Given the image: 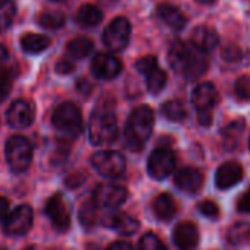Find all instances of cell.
Masks as SVG:
<instances>
[{
	"label": "cell",
	"mask_w": 250,
	"mask_h": 250,
	"mask_svg": "<svg viewBox=\"0 0 250 250\" xmlns=\"http://www.w3.org/2000/svg\"><path fill=\"white\" fill-rule=\"evenodd\" d=\"M169 63L174 71L180 72L187 80H197L208 69V59L203 52L193 44L177 42L169 49Z\"/></svg>",
	"instance_id": "6da1fadb"
},
{
	"label": "cell",
	"mask_w": 250,
	"mask_h": 250,
	"mask_svg": "<svg viewBox=\"0 0 250 250\" xmlns=\"http://www.w3.org/2000/svg\"><path fill=\"white\" fill-rule=\"evenodd\" d=\"M153 125H155V113L152 107L147 104L136 107L128 116L127 124H125L124 134H125L127 146L134 152H140L152 136Z\"/></svg>",
	"instance_id": "7a4b0ae2"
},
{
	"label": "cell",
	"mask_w": 250,
	"mask_h": 250,
	"mask_svg": "<svg viewBox=\"0 0 250 250\" xmlns=\"http://www.w3.org/2000/svg\"><path fill=\"white\" fill-rule=\"evenodd\" d=\"M88 137L94 146L112 145L118 139V122L110 107H97L88 122Z\"/></svg>",
	"instance_id": "3957f363"
},
{
	"label": "cell",
	"mask_w": 250,
	"mask_h": 250,
	"mask_svg": "<svg viewBox=\"0 0 250 250\" xmlns=\"http://www.w3.org/2000/svg\"><path fill=\"white\" fill-rule=\"evenodd\" d=\"M52 122L59 131L71 136H78L83 131V113L72 102L59 104L52 115Z\"/></svg>",
	"instance_id": "277c9868"
},
{
	"label": "cell",
	"mask_w": 250,
	"mask_h": 250,
	"mask_svg": "<svg viewBox=\"0 0 250 250\" xmlns=\"http://www.w3.org/2000/svg\"><path fill=\"white\" fill-rule=\"evenodd\" d=\"M33 159V146L28 139L22 136H14L8 140L6 145V161L12 171L22 172L25 171Z\"/></svg>",
	"instance_id": "5b68a950"
},
{
	"label": "cell",
	"mask_w": 250,
	"mask_h": 250,
	"mask_svg": "<svg viewBox=\"0 0 250 250\" xmlns=\"http://www.w3.org/2000/svg\"><path fill=\"white\" fill-rule=\"evenodd\" d=\"M131 25L125 17L115 18L103 33V43L112 52H121L128 46Z\"/></svg>",
	"instance_id": "8992f818"
},
{
	"label": "cell",
	"mask_w": 250,
	"mask_h": 250,
	"mask_svg": "<svg viewBox=\"0 0 250 250\" xmlns=\"http://www.w3.org/2000/svg\"><path fill=\"white\" fill-rule=\"evenodd\" d=\"M91 164L94 169L106 178H116L122 175L125 167H127L125 158L115 150H102L94 153L91 158Z\"/></svg>",
	"instance_id": "52a82bcc"
},
{
	"label": "cell",
	"mask_w": 250,
	"mask_h": 250,
	"mask_svg": "<svg viewBox=\"0 0 250 250\" xmlns=\"http://www.w3.org/2000/svg\"><path fill=\"white\" fill-rule=\"evenodd\" d=\"M175 164L177 159L174 152L167 147H161L150 153L147 161V171L155 180H164L172 174V171L175 169Z\"/></svg>",
	"instance_id": "ba28073f"
},
{
	"label": "cell",
	"mask_w": 250,
	"mask_h": 250,
	"mask_svg": "<svg viewBox=\"0 0 250 250\" xmlns=\"http://www.w3.org/2000/svg\"><path fill=\"white\" fill-rule=\"evenodd\" d=\"M46 213L49 219L52 221L53 227L59 231H66L71 225V208L68 200L63 197V194L56 193L53 194L47 205H46Z\"/></svg>",
	"instance_id": "9c48e42d"
},
{
	"label": "cell",
	"mask_w": 250,
	"mask_h": 250,
	"mask_svg": "<svg viewBox=\"0 0 250 250\" xmlns=\"http://www.w3.org/2000/svg\"><path fill=\"white\" fill-rule=\"evenodd\" d=\"M33 225V209L27 205L17 208L3 222V232L11 237H20L30 231Z\"/></svg>",
	"instance_id": "30bf717a"
},
{
	"label": "cell",
	"mask_w": 250,
	"mask_h": 250,
	"mask_svg": "<svg viewBox=\"0 0 250 250\" xmlns=\"http://www.w3.org/2000/svg\"><path fill=\"white\" fill-rule=\"evenodd\" d=\"M127 190L122 186L103 183L99 184L93 191V200L100 208H118L127 200Z\"/></svg>",
	"instance_id": "8fae6325"
},
{
	"label": "cell",
	"mask_w": 250,
	"mask_h": 250,
	"mask_svg": "<svg viewBox=\"0 0 250 250\" xmlns=\"http://www.w3.org/2000/svg\"><path fill=\"white\" fill-rule=\"evenodd\" d=\"M122 71V62L110 53H97L91 61V72L96 78L112 80Z\"/></svg>",
	"instance_id": "7c38bea8"
},
{
	"label": "cell",
	"mask_w": 250,
	"mask_h": 250,
	"mask_svg": "<svg viewBox=\"0 0 250 250\" xmlns=\"http://www.w3.org/2000/svg\"><path fill=\"white\" fill-rule=\"evenodd\" d=\"M219 100V93L212 83L199 84L191 94V103L199 113H212Z\"/></svg>",
	"instance_id": "4fadbf2b"
},
{
	"label": "cell",
	"mask_w": 250,
	"mask_h": 250,
	"mask_svg": "<svg viewBox=\"0 0 250 250\" xmlns=\"http://www.w3.org/2000/svg\"><path fill=\"white\" fill-rule=\"evenodd\" d=\"M103 224L121 235H133L139 229V221L127 212H110L103 216Z\"/></svg>",
	"instance_id": "5bb4252c"
},
{
	"label": "cell",
	"mask_w": 250,
	"mask_h": 250,
	"mask_svg": "<svg viewBox=\"0 0 250 250\" xmlns=\"http://www.w3.org/2000/svg\"><path fill=\"white\" fill-rule=\"evenodd\" d=\"M6 118L11 127L22 130L31 125L34 119V109L31 104L25 100H17L11 104V107L6 112Z\"/></svg>",
	"instance_id": "9a60e30c"
},
{
	"label": "cell",
	"mask_w": 250,
	"mask_h": 250,
	"mask_svg": "<svg viewBox=\"0 0 250 250\" xmlns=\"http://www.w3.org/2000/svg\"><path fill=\"white\" fill-rule=\"evenodd\" d=\"M174 184L187 194L197 193L203 186V174L193 167L181 168L174 178Z\"/></svg>",
	"instance_id": "2e32d148"
},
{
	"label": "cell",
	"mask_w": 250,
	"mask_h": 250,
	"mask_svg": "<svg viewBox=\"0 0 250 250\" xmlns=\"http://www.w3.org/2000/svg\"><path fill=\"white\" fill-rule=\"evenodd\" d=\"M172 238L180 250H194L199 244V229L193 222L183 221L174 228Z\"/></svg>",
	"instance_id": "e0dca14e"
},
{
	"label": "cell",
	"mask_w": 250,
	"mask_h": 250,
	"mask_svg": "<svg viewBox=\"0 0 250 250\" xmlns=\"http://www.w3.org/2000/svg\"><path fill=\"white\" fill-rule=\"evenodd\" d=\"M243 178V168L237 162H225L222 164L215 175V183L216 187L221 190H228L238 184Z\"/></svg>",
	"instance_id": "ac0fdd59"
},
{
	"label": "cell",
	"mask_w": 250,
	"mask_h": 250,
	"mask_svg": "<svg viewBox=\"0 0 250 250\" xmlns=\"http://www.w3.org/2000/svg\"><path fill=\"white\" fill-rule=\"evenodd\" d=\"M218 43H219V36L212 27L199 25L191 33V44L203 53L213 50L218 46Z\"/></svg>",
	"instance_id": "d6986e66"
},
{
	"label": "cell",
	"mask_w": 250,
	"mask_h": 250,
	"mask_svg": "<svg viewBox=\"0 0 250 250\" xmlns=\"http://www.w3.org/2000/svg\"><path fill=\"white\" fill-rule=\"evenodd\" d=\"M158 15L167 25H169L174 30H181L187 24L186 15L181 12V9H178L174 5H168V3L159 5L158 6Z\"/></svg>",
	"instance_id": "ffe728a7"
},
{
	"label": "cell",
	"mask_w": 250,
	"mask_h": 250,
	"mask_svg": "<svg viewBox=\"0 0 250 250\" xmlns=\"http://www.w3.org/2000/svg\"><path fill=\"white\" fill-rule=\"evenodd\" d=\"M153 210H155V215L162 221L172 219L177 213V205H175L174 197L168 193H162L156 196L153 200Z\"/></svg>",
	"instance_id": "44dd1931"
},
{
	"label": "cell",
	"mask_w": 250,
	"mask_h": 250,
	"mask_svg": "<svg viewBox=\"0 0 250 250\" xmlns=\"http://www.w3.org/2000/svg\"><path fill=\"white\" fill-rule=\"evenodd\" d=\"M244 121L243 119H235L232 122H229L225 128H222V143H224V147L228 149V150H232L238 146V142L243 136V131H244Z\"/></svg>",
	"instance_id": "7402d4cb"
},
{
	"label": "cell",
	"mask_w": 250,
	"mask_h": 250,
	"mask_svg": "<svg viewBox=\"0 0 250 250\" xmlns=\"http://www.w3.org/2000/svg\"><path fill=\"white\" fill-rule=\"evenodd\" d=\"M103 12L99 6L87 3L83 5L77 12V22L83 27H96L102 22Z\"/></svg>",
	"instance_id": "603a6c76"
},
{
	"label": "cell",
	"mask_w": 250,
	"mask_h": 250,
	"mask_svg": "<svg viewBox=\"0 0 250 250\" xmlns=\"http://www.w3.org/2000/svg\"><path fill=\"white\" fill-rule=\"evenodd\" d=\"M21 46L27 53L36 55L44 52L50 46V40L43 34H25L21 40Z\"/></svg>",
	"instance_id": "cb8c5ba5"
},
{
	"label": "cell",
	"mask_w": 250,
	"mask_h": 250,
	"mask_svg": "<svg viewBox=\"0 0 250 250\" xmlns=\"http://www.w3.org/2000/svg\"><path fill=\"white\" fill-rule=\"evenodd\" d=\"M228 241L234 246L250 241V222H235L227 232Z\"/></svg>",
	"instance_id": "d4e9b609"
},
{
	"label": "cell",
	"mask_w": 250,
	"mask_h": 250,
	"mask_svg": "<svg viewBox=\"0 0 250 250\" xmlns=\"http://www.w3.org/2000/svg\"><path fill=\"white\" fill-rule=\"evenodd\" d=\"M162 115L171 122H183L187 118V110L184 104L178 100H168L162 104Z\"/></svg>",
	"instance_id": "484cf974"
},
{
	"label": "cell",
	"mask_w": 250,
	"mask_h": 250,
	"mask_svg": "<svg viewBox=\"0 0 250 250\" xmlns=\"http://www.w3.org/2000/svg\"><path fill=\"white\" fill-rule=\"evenodd\" d=\"M68 53L77 59L87 58L93 52V42L87 37H77L68 43Z\"/></svg>",
	"instance_id": "4316f807"
},
{
	"label": "cell",
	"mask_w": 250,
	"mask_h": 250,
	"mask_svg": "<svg viewBox=\"0 0 250 250\" xmlns=\"http://www.w3.org/2000/svg\"><path fill=\"white\" fill-rule=\"evenodd\" d=\"M97 205L93 199L84 202L80 208V213H78V218H80V222L84 228H93L97 222Z\"/></svg>",
	"instance_id": "83f0119b"
},
{
	"label": "cell",
	"mask_w": 250,
	"mask_h": 250,
	"mask_svg": "<svg viewBox=\"0 0 250 250\" xmlns=\"http://www.w3.org/2000/svg\"><path fill=\"white\" fill-rule=\"evenodd\" d=\"M15 14L17 8L14 0H0V33L12 25Z\"/></svg>",
	"instance_id": "f1b7e54d"
},
{
	"label": "cell",
	"mask_w": 250,
	"mask_h": 250,
	"mask_svg": "<svg viewBox=\"0 0 250 250\" xmlns=\"http://www.w3.org/2000/svg\"><path fill=\"white\" fill-rule=\"evenodd\" d=\"M167 81H168L167 72H165L164 69H161L159 66L146 75L147 88H149V91H150V93H153V94H158V93H161V91L165 88V85H167Z\"/></svg>",
	"instance_id": "f546056e"
},
{
	"label": "cell",
	"mask_w": 250,
	"mask_h": 250,
	"mask_svg": "<svg viewBox=\"0 0 250 250\" xmlns=\"http://www.w3.org/2000/svg\"><path fill=\"white\" fill-rule=\"evenodd\" d=\"M39 24L44 28H59L65 24V15L61 11H46L39 17Z\"/></svg>",
	"instance_id": "4dcf8cb0"
},
{
	"label": "cell",
	"mask_w": 250,
	"mask_h": 250,
	"mask_svg": "<svg viewBox=\"0 0 250 250\" xmlns=\"http://www.w3.org/2000/svg\"><path fill=\"white\" fill-rule=\"evenodd\" d=\"M139 250H168L164 241L153 232H147L140 238Z\"/></svg>",
	"instance_id": "1f68e13d"
},
{
	"label": "cell",
	"mask_w": 250,
	"mask_h": 250,
	"mask_svg": "<svg viewBox=\"0 0 250 250\" xmlns=\"http://www.w3.org/2000/svg\"><path fill=\"white\" fill-rule=\"evenodd\" d=\"M234 93L240 100L250 102V77H240L234 84Z\"/></svg>",
	"instance_id": "d6a6232c"
},
{
	"label": "cell",
	"mask_w": 250,
	"mask_h": 250,
	"mask_svg": "<svg viewBox=\"0 0 250 250\" xmlns=\"http://www.w3.org/2000/svg\"><path fill=\"white\" fill-rule=\"evenodd\" d=\"M12 81H14V75L11 71H8V69L0 71V102H3L8 97V94L11 93Z\"/></svg>",
	"instance_id": "836d02e7"
},
{
	"label": "cell",
	"mask_w": 250,
	"mask_h": 250,
	"mask_svg": "<svg viewBox=\"0 0 250 250\" xmlns=\"http://www.w3.org/2000/svg\"><path fill=\"white\" fill-rule=\"evenodd\" d=\"M136 68H137L139 72L147 75L149 72H152L153 69L158 68V59H156L155 56H152V55L145 56V58H140V59L136 62Z\"/></svg>",
	"instance_id": "e575fe53"
},
{
	"label": "cell",
	"mask_w": 250,
	"mask_h": 250,
	"mask_svg": "<svg viewBox=\"0 0 250 250\" xmlns=\"http://www.w3.org/2000/svg\"><path fill=\"white\" fill-rule=\"evenodd\" d=\"M197 208L200 213L209 219H216L219 216V206L213 200H203L202 203H199Z\"/></svg>",
	"instance_id": "d590c367"
},
{
	"label": "cell",
	"mask_w": 250,
	"mask_h": 250,
	"mask_svg": "<svg viewBox=\"0 0 250 250\" xmlns=\"http://www.w3.org/2000/svg\"><path fill=\"white\" fill-rule=\"evenodd\" d=\"M237 210L241 213H250V187L237 199Z\"/></svg>",
	"instance_id": "8d00e7d4"
},
{
	"label": "cell",
	"mask_w": 250,
	"mask_h": 250,
	"mask_svg": "<svg viewBox=\"0 0 250 250\" xmlns=\"http://www.w3.org/2000/svg\"><path fill=\"white\" fill-rule=\"evenodd\" d=\"M222 58L228 62H235L241 58V50L237 46H227L222 50Z\"/></svg>",
	"instance_id": "74e56055"
},
{
	"label": "cell",
	"mask_w": 250,
	"mask_h": 250,
	"mask_svg": "<svg viewBox=\"0 0 250 250\" xmlns=\"http://www.w3.org/2000/svg\"><path fill=\"white\" fill-rule=\"evenodd\" d=\"M55 69H56V72H58V74L66 75V74H71V72L75 69V65H74L72 62L66 61V59H62V61H59V62L56 63Z\"/></svg>",
	"instance_id": "f35d334b"
},
{
	"label": "cell",
	"mask_w": 250,
	"mask_h": 250,
	"mask_svg": "<svg viewBox=\"0 0 250 250\" xmlns=\"http://www.w3.org/2000/svg\"><path fill=\"white\" fill-rule=\"evenodd\" d=\"M84 183V177L80 175V174H71L66 180H65V184L69 187V188H77L78 186H81Z\"/></svg>",
	"instance_id": "ab89813d"
},
{
	"label": "cell",
	"mask_w": 250,
	"mask_h": 250,
	"mask_svg": "<svg viewBox=\"0 0 250 250\" xmlns=\"http://www.w3.org/2000/svg\"><path fill=\"white\" fill-rule=\"evenodd\" d=\"M107 250H134V247L128 241H115L107 247Z\"/></svg>",
	"instance_id": "60d3db41"
},
{
	"label": "cell",
	"mask_w": 250,
	"mask_h": 250,
	"mask_svg": "<svg viewBox=\"0 0 250 250\" xmlns=\"http://www.w3.org/2000/svg\"><path fill=\"white\" fill-rule=\"evenodd\" d=\"M8 212H9V202L6 197L0 196V221L8 218Z\"/></svg>",
	"instance_id": "b9f144b4"
},
{
	"label": "cell",
	"mask_w": 250,
	"mask_h": 250,
	"mask_svg": "<svg viewBox=\"0 0 250 250\" xmlns=\"http://www.w3.org/2000/svg\"><path fill=\"white\" fill-rule=\"evenodd\" d=\"M77 88H78V91H81L83 94H88V93H90V90H91V85H90V83H88V81H85V80H80V81L77 83Z\"/></svg>",
	"instance_id": "7bdbcfd3"
},
{
	"label": "cell",
	"mask_w": 250,
	"mask_h": 250,
	"mask_svg": "<svg viewBox=\"0 0 250 250\" xmlns=\"http://www.w3.org/2000/svg\"><path fill=\"white\" fill-rule=\"evenodd\" d=\"M8 58H9V53H8V49L5 46L0 44V71L3 69V65L8 62Z\"/></svg>",
	"instance_id": "ee69618b"
},
{
	"label": "cell",
	"mask_w": 250,
	"mask_h": 250,
	"mask_svg": "<svg viewBox=\"0 0 250 250\" xmlns=\"http://www.w3.org/2000/svg\"><path fill=\"white\" fill-rule=\"evenodd\" d=\"M197 119H199L200 125H205V127H208V125L212 124V113H199Z\"/></svg>",
	"instance_id": "f6af8a7d"
},
{
	"label": "cell",
	"mask_w": 250,
	"mask_h": 250,
	"mask_svg": "<svg viewBox=\"0 0 250 250\" xmlns=\"http://www.w3.org/2000/svg\"><path fill=\"white\" fill-rule=\"evenodd\" d=\"M197 3H200V5H206V6H209V5H213L216 0H196Z\"/></svg>",
	"instance_id": "bcb514c9"
},
{
	"label": "cell",
	"mask_w": 250,
	"mask_h": 250,
	"mask_svg": "<svg viewBox=\"0 0 250 250\" xmlns=\"http://www.w3.org/2000/svg\"><path fill=\"white\" fill-rule=\"evenodd\" d=\"M24 250H34V247H25Z\"/></svg>",
	"instance_id": "7dc6e473"
},
{
	"label": "cell",
	"mask_w": 250,
	"mask_h": 250,
	"mask_svg": "<svg viewBox=\"0 0 250 250\" xmlns=\"http://www.w3.org/2000/svg\"><path fill=\"white\" fill-rule=\"evenodd\" d=\"M249 147H250V140H249Z\"/></svg>",
	"instance_id": "c3c4849f"
},
{
	"label": "cell",
	"mask_w": 250,
	"mask_h": 250,
	"mask_svg": "<svg viewBox=\"0 0 250 250\" xmlns=\"http://www.w3.org/2000/svg\"><path fill=\"white\" fill-rule=\"evenodd\" d=\"M56 2H61V0H56Z\"/></svg>",
	"instance_id": "681fc988"
}]
</instances>
